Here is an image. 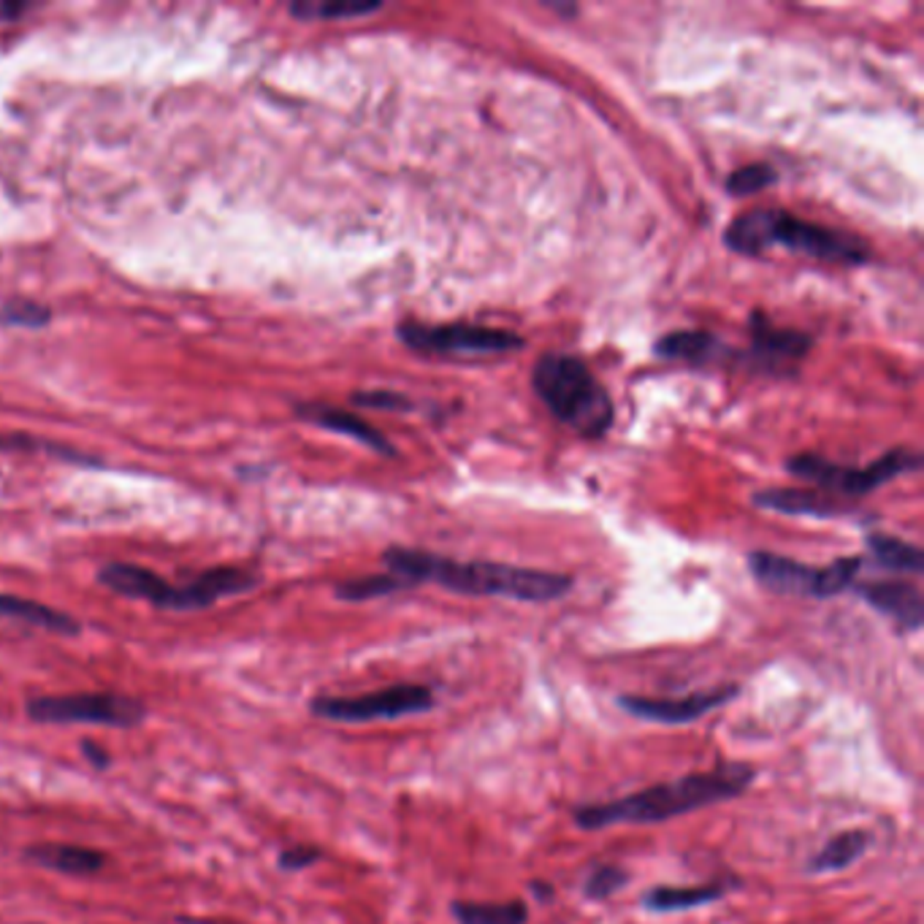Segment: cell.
<instances>
[{"label":"cell","mask_w":924,"mask_h":924,"mask_svg":"<svg viewBox=\"0 0 924 924\" xmlns=\"http://www.w3.org/2000/svg\"><path fill=\"white\" fill-rule=\"evenodd\" d=\"M296 415H299L301 421H309L315 425H324V429L337 431V434L352 437L356 442H361V445L372 448L382 455L397 453V448H393L391 442H388L386 437H382L372 423H367L363 418L352 415V412L337 410V407H328V404H299V407H296Z\"/></svg>","instance_id":"obj_13"},{"label":"cell","mask_w":924,"mask_h":924,"mask_svg":"<svg viewBox=\"0 0 924 924\" xmlns=\"http://www.w3.org/2000/svg\"><path fill=\"white\" fill-rule=\"evenodd\" d=\"M453 916L459 924H526L528 908L521 900H510V903H470V900H459L453 903Z\"/></svg>","instance_id":"obj_22"},{"label":"cell","mask_w":924,"mask_h":924,"mask_svg":"<svg viewBox=\"0 0 924 924\" xmlns=\"http://www.w3.org/2000/svg\"><path fill=\"white\" fill-rule=\"evenodd\" d=\"M0 618H14V622L58 632V635H76L79 632V624L69 613H60L50 605H41V602L14 597V594H0Z\"/></svg>","instance_id":"obj_20"},{"label":"cell","mask_w":924,"mask_h":924,"mask_svg":"<svg viewBox=\"0 0 924 924\" xmlns=\"http://www.w3.org/2000/svg\"><path fill=\"white\" fill-rule=\"evenodd\" d=\"M727 247L738 255H764L770 247L827 260V264H865L867 247L854 236L824 225L805 223L783 209H753L727 228Z\"/></svg>","instance_id":"obj_3"},{"label":"cell","mask_w":924,"mask_h":924,"mask_svg":"<svg viewBox=\"0 0 924 924\" xmlns=\"http://www.w3.org/2000/svg\"><path fill=\"white\" fill-rule=\"evenodd\" d=\"M255 575L239 567H217L187 583V586H172L168 605L172 610H198V607L215 605L217 599L234 597V594L250 592L255 586Z\"/></svg>","instance_id":"obj_11"},{"label":"cell","mask_w":924,"mask_h":924,"mask_svg":"<svg viewBox=\"0 0 924 924\" xmlns=\"http://www.w3.org/2000/svg\"><path fill=\"white\" fill-rule=\"evenodd\" d=\"M318 860H320V851L318 849L296 846V849L283 851V860H279V865L288 867V871H301V867L315 865V862H318Z\"/></svg>","instance_id":"obj_30"},{"label":"cell","mask_w":924,"mask_h":924,"mask_svg":"<svg viewBox=\"0 0 924 924\" xmlns=\"http://www.w3.org/2000/svg\"><path fill=\"white\" fill-rule=\"evenodd\" d=\"M787 470L792 472L794 478L811 480V483L822 485V489L838 491L843 496H862L871 494L879 485L890 483L892 478L905 475V472L920 470V455L908 453V450H892V453L881 455L879 461H873L865 470H854V466L835 464V461H827L824 455H798L787 464Z\"/></svg>","instance_id":"obj_7"},{"label":"cell","mask_w":924,"mask_h":924,"mask_svg":"<svg viewBox=\"0 0 924 924\" xmlns=\"http://www.w3.org/2000/svg\"><path fill=\"white\" fill-rule=\"evenodd\" d=\"M624 884L626 871H622L618 865H599L597 871H592V875H588L586 884H583V895L588 900H607L616 895Z\"/></svg>","instance_id":"obj_28"},{"label":"cell","mask_w":924,"mask_h":924,"mask_svg":"<svg viewBox=\"0 0 924 924\" xmlns=\"http://www.w3.org/2000/svg\"><path fill=\"white\" fill-rule=\"evenodd\" d=\"M873 846V835L867 830H846L832 835L817 854L808 862V873H841L854 865L856 860L865 856V851Z\"/></svg>","instance_id":"obj_16"},{"label":"cell","mask_w":924,"mask_h":924,"mask_svg":"<svg viewBox=\"0 0 924 924\" xmlns=\"http://www.w3.org/2000/svg\"><path fill=\"white\" fill-rule=\"evenodd\" d=\"M753 778H757V770L751 764L729 762L716 770H705V773L656 783V787L626 794L622 800L575 808V824L588 832L616 824H659L684 817V813L700 811V808L740 798L751 787Z\"/></svg>","instance_id":"obj_2"},{"label":"cell","mask_w":924,"mask_h":924,"mask_svg":"<svg viewBox=\"0 0 924 924\" xmlns=\"http://www.w3.org/2000/svg\"><path fill=\"white\" fill-rule=\"evenodd\" d=\"M776 179L778 176L773 172V166H768V163H753V166L738 168V172L729 176L727 191L732 193V196L746 198V196H753V193L764 191V187H770Z\"/></svg>","instance_id":"obj_26"},{"label":"cell","mask_w":924,"mask_h":924,"mask_svg":"<svg viewBox=\"0 0 924 924\" xmlns=\"http://www.w3.org/2000/svg\"><path fill=\"white\" fill-rule=\"evenodd\" d=\"M352 404L367 407V410H386V412H404L412 410V401L401 397L397 391H361L352 397Z\"/></svg>","instance_id":"obj_29"},{"label":"cell","mask_w":924,"mask_h":924,"mask_svg":"<svg viewBox=\"0 0 924 924\" xmlns=\"http://www.w3.org/2000/svg\"><path fill=\"white\" fill-rule=\"evenodd\" d=\"M740 697V686H721V689L713 691H697V695L689 697H635V695H622L618 697V708L624 713L635 716L640 721H650V725H691V721H700L705 713L710 710H719L721 705H729Z\"/></svg>","instance_id":"obj_10"},{"label":"cell","mask_w":924,"mask_h":924,"mask_svg":"<svg viewBox=\"0 0 924 924\" xmlns=\"http://www.w3.org/2000/svg\"><path fill=\"white\" fill-rule=\"evenodd\" d=\"M753 504L764 510H776V513L783 515H813V519H832V515L843 513L841 504L827 500V496L817 494V491L805 489L759 491V494L753 496Z\"/></svg>","instance_id":"obj_17"},{"label":"cell","mask_w":924,"mask_h":924,"mask_svg":"<svg viewBox=\"0 0 924 924\" xmlns=\"http://www.w3.org/2000/svg\"><path fill=\"white\" fill-rule=\"evenodd\" d=\"M386 567L407 586L437 583L448 592L466 597H504L519 602H553L573 592V577L545 569L513 567L496 562H455L437 553L388 548Z\"/></svg>","instance_id":"obj_1"},{"label":"cell","mask_w":924,"mask_h":924,"mask_svg":"<svg viewBox=\"0 0 924 924\" xmlns=\"http://www.w3.org/2000/svg\"><path fill=\"white\" fill-rule=\"evenodd\" d=\"M656 352L673 361L686 363H713L727 352V345H721L713 333L708 331H675L656 342Z\"/></svg>","instance_id":"obj_21"},{"label":"cell","mask_w":924,"mask_h":924,"mask_svg":"<svg viewBox=\"0 0 924 924\" xmlns=\"http://www.w3.org/2000/svg\"><path fill=\"white\" fill-rule=\"evenodd\" d=\"M399 339L410 350L425 352V356H496L524 348V339L513 331L483 326H425V324H401Z\"/></svg>","instance_id":"obj_9"},{"label":"cell","mask_w":924,"mask_h":924,"mask_svg":"<svg viewBox=\"0 0 924 924\" xmlns=\"http://www.w3.org/2000/svg\"><path fill=\"white\" fill-rule=\"evenodd\" d=\"M401 588H410L404 581H399L397 575H367L356 577V581H345L337 586V597L348 602H367L377 597H388V594L401 592Z\"/></svg>","instance_id":"obj_25"},{"label":"cell","mask_w":924,"mask_h":924,"mask_svg":"<svg viewBox=\"0 0 924 924\" xmlns=\"http://www.w3.org/2000/svg\"><path fill=\"white\" fill-rule=\"evenodd\" d=\"M749 567L753 577L770 592L789 594V597L827 599L838 597V594L854 586L862 569V558L851 556L832 562L830 567H808V564L778 556V553L757 551L749 556Z\"/></svg>","instance_id":"obj_5"},{"label":"cell","mask_w":924,"mask_h":924,"mask_svg":"<svg viewBox=\"0 0 924 924\" xmlns=\"http://www.w3.org/2000/svg\"><path fill=\"white\" fill-rule=\"evenodd\" d=\"M727 884H700V886H654L643 895V908L654 914H675V911L702 908L727 895Z\"/></svg>","instance_id":"obj_18"},{"label":"cell","mask_w":924,"mask_h":924,"mask_svg":"<svg viewBox=\"0 0 924 924\" xmlns=\"http://www.w3.org/2000/svg\"><path fill=\"white\" fill-rule=\"evenodd\" d=\"M52 320V312L35 301H9L0 309V324L41 328Z\"/></svg>","instance_id":"obj_27"},{"label":"cell","mask_w":924,"mask_h":924,"mask_svg":"<svg viewBox=\"0 0 924 924\" xmlns=\"http://www.w3.org/2000/svg\"><path fill=\"white\" fill-rule=\"evenodd\" d=\"M434 708V691L421 684H397L388 689L358 697H318L312 713L339 725H369V721H397Z\"/></svg>","instance_id":"obj_6"},{"label":"cell","mask_w":924,"mask_h":924,"mask_svg":"<svg viewBox=\"0 0 924 924\" xmlns=\"http://www.w3.org/2000/svg\"><path fill=\"white\" fill-rule=\"evenodd\" d=\"M185 924H212V922H185Z\"/></svg>","instance_id":"obj_32"},{"label":"cell","mask_w":924,"mask_h":924,"mask_svg":"<svg viewBox=\"0 0 924 924\" xmlns=\"http://www.w3.org/2000/svg\"><path fill=\"white\" fill-rule=\"evenodd\" d=\"M867 548H871V556L875 564L886 569H895V573H911L920 575L924 567L922 551L914 548V545L903 543L897 537H886V534H873L867 537Z\"/></svg>","instance_id":"obj_23"},{"label":"cell","mask_w":924,"mask_h":924,"mask_svg":"<svg viewBox=\"0 0 924 924\" xmlns=\"http://www.w3.org/2000/svg\"><path fill=\"white\" fill-rule=\"evenodd\" d=\"M99 577L103 586L112 588V592L131 599H147L157 607H166L168 594H172V583H166L152 569L138 567V564H106Z\"/></svg>","instance_id":"obj_14"},{"label":"cell","mask_w":924,"mask_h":924,"mask_svg":"<svg viewBox=\"0 0 924 924\" xmlns=\"http://www.w3.org/2000/svg\"><path fill=\"white\" fill-rule=\"evenodd\" d=\"M753 333V352L764 361V367H778V363H792L811 350V337L800 331H783V328L770 326L762 315L751 318Z\"/></svg>","instance_id":"obj_15"},{"label":"cell","mask_w":924,"mask_h":924,"mask_svg":"<svg viewBox=\"0 0 924 924\" xmlns=\"http://www.w3.org/2000/svg\"><path fill=\"white\" fill-rule=\"evenodd\" d=\"M856 594L875 607L879 613L890 616L903 632H916L924 622V602L920 588L911 583L881 581L856 586Z\"/></svg>","instance_id":"obj_12"},{"label":"cell","mask_w":924,"mask_h":924,"mask_svg":"<svg viewBox=\"0 0 924 924\" xmlns=\"http://www.w3.org/2000/svg\"><path fill=\"white\" fill-rule=\"evenodd\" d=\"M532 895H537L540 903H548L553 900V886L543 884V881H532Z\"/></svg>","instance_id":"obj_31"},{"label":"cell","mask_w":924,"mask_h":924,"mask_svg":"<svg viewBox=\"0 0 924 924\" xmlns=\"http://www.w3.org/2000/svg\"><path fill=\"white\" fill-rule=\"evenodd\" d=\"M532 386L553 415L581 437L597 440L613 425V401L581 358L562 352L540 358Z\"/></svg>","instance_id":"obj_4"},{"label":"cell","mask_w":924,"mask_h":924,"mask_svg":"<svg viewBox=\"0 0 924 924\" xmlns=\"http://www.w3.org/2000/svg\"><path fill=\"white\" fill-rule=\"evenodd\" d=\"M28 713L41 725L136 727L144 719L142 702L123 695H109V691L35 697L28 705Z\"/></svg>","instance_id":"obj_8"},{"label":"cell","mask_w":924,"mask_h":924,"mask_svg":"<svg viewBox=\"0 0 924 924\" xmlns=\"http://www.w3.org/2000/svg\"><path fill=\"white\" fill-rule=\"evenodd\" d=\"M382 3H326V0H304L290 6V14L299 20H352L380 11Z\"/></svg>","instance_id":"obj_24"},{"label":"cell","mask_w":924,"mask_h":924,"mask_svg":"<svg viewBox=\"0 0 924 924\" xmlns=\"http://www.w3.org/2000/svg\"><path fill=\"white\" fill-rule=\"evenodd\" d=\"M28 860L69 875H93L106 865V856L101 851L71 846V843H39V846H30Z\"/></svg>","instance_id":"obj_19"}]
</instances>
